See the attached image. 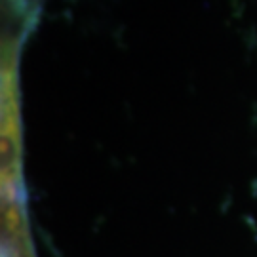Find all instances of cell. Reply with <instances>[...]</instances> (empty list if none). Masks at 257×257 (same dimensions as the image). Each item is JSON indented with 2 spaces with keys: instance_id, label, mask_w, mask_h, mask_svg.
Wrapping results in <instances>:
<instances>
[]
</instances>
